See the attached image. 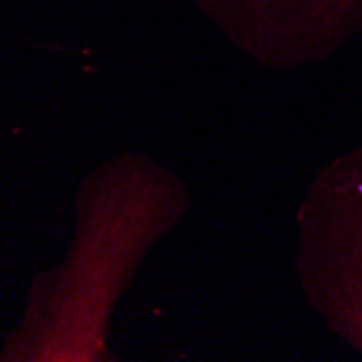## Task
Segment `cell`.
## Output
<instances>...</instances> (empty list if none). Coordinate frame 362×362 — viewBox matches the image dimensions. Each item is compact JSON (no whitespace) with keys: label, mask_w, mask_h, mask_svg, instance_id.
Instances as JSON below:
<instances>
[{"label":"cell","mask_w":362,"mask_h":362,"mask_svg":"<svg viewBox=\"0 0 362 362\" xmlns=\"http://www.w3.org/2000/svg\"><path fill=\"white\" fill-rule=\"evenodd\" d=\"M191 209L165 163L122 152L91 170L74 200V233L57 267L28 286L0 362H111V315L152 247Z\"/></svg>","instance_id":"cell-1"},{"label":"cell","mask_w":362,"mask_h":362,"mask_svg":"<svg viewBox=\"0 0 362 362\" xmlns=\"http://www.w3.org/2000/svg\"><path fill=\"white\" fill-rule=\"evenodd\" d=\"M293 223V272L308 310L362 358V144L315 172Z\"/></svg>","instance_id":"cell-2"},{"label":"cell","mask_w":362,"mask_h":362,"mask_svg":"<svg viewBox=\"0 0 362 362\" xmlns=\"http://www.w3.org/2000/svg\"><path fill=\"white\" fill-rule=\"evenodd\" d=\"M252 65L298 72L334 59L362 37V0H193Z\"/></svg>","instance_id":"cell-3"}]
</instances>
